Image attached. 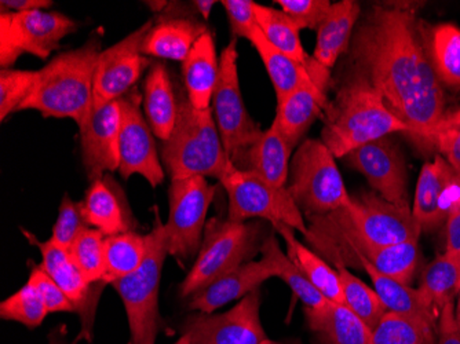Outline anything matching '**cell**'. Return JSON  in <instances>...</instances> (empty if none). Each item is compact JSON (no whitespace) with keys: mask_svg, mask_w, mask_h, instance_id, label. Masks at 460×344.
<instances>
[{"mask_svg":"<svg viewBox=\"0 0 460 344\" xmlns=\"http://www.w3.org/2000/svg\"><path fill=\"white\" fill-rule=\"evenodd\" d=\"M101 38L92 36L76 49L54 57L39 69L38 82L20 110H38L45 118L71 119L80 127L94 105V74Z\"/></svg>","mask_w":460,"mask_h":344,"instance_id":"4","label":"cell"},{"mask_svg":"<svg viewBox=\"0 0 460 344\" xmlns=\"http://www.w3.org/2000/svg\"><path fill=\"white\" fill-rule=\"evenodd\" d=\"M221 4L226 12L234 38L250 40L258 28L257 17H255L257 4L252 0H222Z\"/></svg>","mask_w":460,"mask_h":344,"instance_id":"46","label":"cell"},{"mask_svg":"<svg viewBox=\"0 0 460 344\" xmlns=\"http://www.w3.org/2000/svg\"><path fill=\"white\" fill-rule=\"evenodd\" d=\"M286 188L306 218L332 214L351 204L337 157L322 139H305L296 147Z\"/></svg>","mask_w":460,"mask_h":344,"instance_id":"8","label":"cell"},{"mask_svg":"<svg viewBox=\"0 0 460 344\" xmlns=\"http://www.w3.org/2000/svg\"><path fill=\"white\" fill-rule=\"evenodd\" d=\"M255 17L258 28L271 46L286 54L289 58L301 64L312 75L313 79L325 93L327 82L330 80V71L320 66L316 59L307 56L301 43L299 28L296 22L283 12L275 7L255 4Z\"/></svg>","mask_w":460,"mask_h":344,"instance_id":"22","label":"cell"},{"mask_svg":"<svg viewBox=\"0 0 460 344\" xmlns=\"http://www.w3.org/2000/svg\"><path fill=\"white\" fill-rule=\"evenodd\" d=\"M327 106L324 93L301 87L278 102V112L273 121L289 146L296 149L304 142V137L313 123L317 119L324 118Z\"/></svg>","mask_w":460,"mask_h":344,"instance_id":"27","label":"cell"},{"mask_svg":"<svg viewBox=\"0 0 460 344\" xmlns=\"http://www.w3.org/2000/svg\"><path fill=\"white\" fill-rule=\"evenodd\" d=\"M216 4V0H196V2H193V6H195L196 12H198L204 20L208 21L211 10H213L214 4Z\"/></svg>","mask_w":460,"mask_h":344,"instance_id":"52","label":"cell"},{"mask_svg":"<svg viewBox=\"0 0 460 344\" xmlns=\"http://www.w3.org/2000/svg\"><path fill=\"white\" fill-rule=\"evenodd\" d=\"M50 344H66L62 336H57L56 333H51L50 335Z\"/></svg>","mask_w":460,"mask_h":344,"instance_id":"56","label":"cell"},{"mask_svg":"<svg viewBox=\"0 0 460 344\" xmlns=\"http://www.w3.org/2000/svg\"><path fill=\"white\" fill-rule=\"evenodd\" d=\"M218 185L207 178L172 180L169 189L170 215L165 224L169 253L182 265L198 256L206 230L207 212L216 198Z\"/></svg>","mask_w":460,"mask_h":344,"instance_id":"12","label":"cell"},{"mask_svg":"<svg viewBox=\"0 0 460 344\" xmlns=\"http://www.w3.org/2000/svg\"><path fill=\"white\" fill-rule=\"evenodd\" d=\"M433 146L447 160L460 177V134L437 133L433 136Z\"/></svg>","mask_w":460,"mask_h":344,"instance_id":"48","label":"cell"},{"mask_svg":"<svg viewBox=\"0 0 460 344\" xmlns=\"http://www.w3.org/2000/svg\"><path fill=\"white\" fill-rule=\"evenodd\" d=\"M77 31V24L68 15L45 10L0 13V66L9 69L18 57L32 54L48 59L58 50L61 40Z\"/></svg>","mask_w":460,"mask_h":344,"instance_id":"11","label":"cell"},{"mask_svg":"<svg viewBox=\"0 0 460 344\" xmlns=\"http://www.w3.org/2000/svg\"><path fill=\"white\" fill-rule=\"evenodd\" d=\"M292 150L273 121L268 130L263 131L257 142L245 152L237 168L252 171L271 185L284 188L288 182Z\"/></svg>","mask_w":460,"mask_h":344,"instance_id":"28","label":"cell"},{"mask_svg":"<svg viewBox=\"0 0 460 344\" xmlns=\"http://www.w3.org/2000/svg\"><path fill=\"white\" fill-rule=\"evenodd\" d=\"M262 344H302L301 340H291V341H275V340H266L262 341Z\"/></svg>","mask_w":460,"mask_h":344,"instance_id":"55","label":"cell"},{"mask_svg":"<svg viewBox=\"0 0 460 344\" xmlns=\"http://www.w3.org/2000/svg\"><path fill=\"white\" fill-rule=\"evenodd\" d=\"M177 94V124L162 147L165 170L172 181L193 177L221 180L234 164L225 152L213 110H196L185 92L180 90Z\"/></svg>","mask_w":460,"mask_h":344,"instance_id":"5","label":"cell"},{"mask_svg":"<svg viewBox=\"0 0 460 344\" xmlns=\"http://www.w3.org/2000/svg\"><path fill=\"white\" fill-rule=\"evenodd\" d=\"M437 133H457L460 134V108L459 110H451L447 112L444 118L441 119L438 126L436 127L434 134ZM431 145H433V137H431Z\"/></svg>","mask_w":460,"mask_h":344,"instance_id":"51","label":"cell"},{"mask_svg":"<svg viewBox=\"0 0 460 344\" xmlns=\"http://www.w3.org/2000/svg\"><path fill=\"white\" fill-rule=\"evenodd\" d=\"M358 265L366 270L372 279L374 289L381 297L387 312L405 317L425 321L428 324L437 325V315L428 304V300L420 294V289H412L410 286L399 283L395 279L384 276L375 270L366 260H358Z\"/></svg>","mask_w":460,"mask_h":344,"instance_id":"32","label":"cell"},{"mask_svg":"<svg viewBox=\"0 0 460 344\" xmlns=\"http://www.w3.org/2000/svg\"><path fill=\"white\" fill-rule=\"evenodd\" d=\"M105 237L100 230L86 227L75 240L69 253L87 283H103L105 277ZM105 284V283H103Z\"/></svg>","mask_w":460,"mask_h":344,"instance_id":"40","label":"cell"},{"mask_svg":"<svg viewBox=\"0 0 460 344\" xmlns=\"http://www.w3.org/2000/svg\"><path fill=\"white\" fill-rule=\"evenodd\" d=\"M369 344H436V325L387 313L372 331Z\"/></svg>","mask_w":460,"mask_h":344,"instance_id":"39","label":"cell"},{"mask_svg":"<svg viewBox=\"0 0 460 344\" xmlns=\"http://www.w3.org/2000/svg\"><path fill=\"white\" fill-rule=\"evenodd\" d=\"M174 344H192V343H190V339L188 338V336L182 335V336H181L180 339H178L177 341H175Z\"/></svg>","mask_w":460,"mask_h":344,"instance_id":"57","label":"cell"},{"mask_svg":"<svg viewBox=\"0 0 460 344\" xmlns=\"http://www.w3.org/2000/svg\"><path fill=\"white\" fill-rule=\"evenodd\" d=\"M154 27V20L142 24L123 40L101 51L94 74V106L107 105L120 100L136 89L152 62L142 54L144 39Z\"/></svg>","mask_w":460,"mask_h":344,"instance_id":"13","label":"cell"},{"mask_svg":"<svg viewBox=\"0 0 460 344\" xmlns=\"http://www.w3.org/2000/svg\"><path fill=\"white\" fill-rule=\"evenodd\" d=\"M250 41L260 54L261 59H262L266 72L270 77L271 84L275 87L278 102L283 101L292 92L301 89V87H310V89L324 93L316 84L310 72L298 62L279 51L275 46H271L266 40L263 33L261 32L260 28L254 31Z\"/></svg>","mask_w":460,"mask_h":344,"instance_id":"31","label":"cell"},{"mask_svg":"<svg viewBox=\"0 0 460 344\" xmlns=\"http://www.w3.org/2000/svg\"><path fill=\"white\" fill-rule=\"evenodd\" d=\"M208 28L193 18L165 17L149 31L142 43L145 57L183 62Z\"/></svg>","mask_w":460,"mask_h":344,"instance_id":"24","label":"cell"},{"mask_svg":"<svg viewBox=\"0 0 460 344\" xmlns=\"http://www.w3.org/2000/svg\"><path fill=\"white\" fill-rule=\"evenodd\" d=\"M27 284H30L38 292L43 304L48 307L49 314L50 313H75L71 300L57 286L56 281L40 268V265L32 266Z\"/></svg>","mask_w":460,"mask_h":344,"instance_id":"45","label":"cell"},{"mask_svg":"<svg viewBox=\"0 0 460 344\" xmlns=\"http://www.w3.org/2000/svg\"><path fill=\"white\" fill-rule=\"evenodd\" d=\"M146 255L138 270L112 284L128 313L131 340L128 344H155L162 330L159 288L163 266L169 253V235L155 208L154 229L146 234Z\"/></svg>","mask_w":460,"mask_h":344,"instance_id":"6","label":"cell"},{"mask_svg":"<svg viewBox=\"0 0 460 344\" xmlns=\"http://www.w3.org/2000/svg\"><path fill=\"white\" fill-rule=\"evenodd\" d=\"M39 71L2 69L0 71V120L18 112L21 105L30 98L38 82Z\"/></svg>","mask_w":460,"mask_h":344,"instance_id":"42","label":"cell"},{"mask_svg":"<svg viewBox=\"0 0 460 344\" xmlns=\"http://www.w3.org/2000/svg\"><path fill=\"white\" fill-rule=\"evenodd\" d=\"M261 253L262 260H265L275 271V276L283 279L292 294L301 300L305 310H322L331 304L330 300L325 299L324 295L294 265L287 253L283 252L275 235L266 237L261 247Z\"/></svg>","mask_w":460,"mask_h":344,"instance_id":"33","label":"cell"},{"mask_svg":"<svg viewBox=\"0 0 460 344\" xmlns=\"http://www.w3.org/2000/svg\"><path fill=\"white\" fill-rule=\"evenodd\" d=\"M261 292H251L222 314L195 313L181 325L192 344H262L268 339L260 315Z\"/></svg>","mask_w":460,"mask_h":344,"instance_id":"14","label":"cell"},{"mask_svg":"<svg viewBox=\"0 0 460 344\" xmlns=\"http://www.w3.org/2000/svg\"><path fill=\"white\" fill-rule=\"evenodd\" d=\"M455 320H456V325L460 332V294L459 296H457L456 306H455Z\"/></svg>","mask_w":460,"mask_h":344,"instance_id":"54","label":"cell"},{"mask_svg":"<svg viewBox=\"0 0 460 344\" xmlns=\"http://www.w3.org/2000/svg\"><path fill=\"white\" fill-rule=\"evenodd\" d=\"M420 294L433 309L434 314L440 315L447 304H454L460 294V260L444 252L423 271L420 281Z\"/></svg>","mask_w":460,"mask_h":344,"instance_id":"35","label":"cell"},{"mask_svg":"<svg viewBox=\"0 0 460 344\" xmlns=\"http://www.w3.org/2000/svg\"><path fill=\"white\" fill-rule=\"evenodd\" d=\"M121 98L107 105H93L80 127L83 164L89 180L95 181L120 167Z\"/></svg>","mask_w":460,"mask_h":344,"instance_id":"17","label":"cell"},{"mask_svg":"<svg viewBox=\"0 0 460 344\" xmlns=\"http://www.w3.org/2000/svg\"><path fill=\"white\" fill-rule=\"evenodd\" d=\"M186 97L199 110H210L219 79V58L211 31L200 36L182 62Z\"/></svg>","mask_w":460,"mask_h":344,"instance_id":"23","label":"cell"},{"mask_svg":"<svg viewBox=\"0 0 460 344\" xmlns=\"http://www.w3.org/2000/svg\"><path fill=\"white\" fill-rule=\"evenodd\" d=\"M286 243L287 256L306 276L331 304H345L342 284L337 269L331 268L319 253L302 244L296 230L284 224L271 225Z\"/></svg>","mask_w":460,"mask_h":344,"instance_id":"29","label":"cell"},{"mask_svg":"<svg viewBox=\"0 0 460 344\" xmlns=\"http://www.w3.org/2000/svg\"><path fill=\"white\" fill-rule=\"evenodd\" d=\"M335 266H337L335 269L340 274L341 284H342L345 306L354 315H358L369 330L374 331L375 327L381 322L382 318L389 313L386 306L376 291L369 288L358 277L351 274L345 265L338 263Z\"/></svg>","mask_w":460,"mask_h":344,"instance_id":"38","label":"cell"},{"mask_svg":"<svg viewBox=\"0 0 460 344\" xmlns=\"http://www.w3.org/2000/svg\"><path fill=\"white\" fill-rule=\"evenodd\" d=\"M447 248L446 252L456 256L460 260V207L452 212L447 221Z\"/></svg>","mask_w":460,"mask_h":344,"instance_id":"49","label":"cell"},{"mask_svg":"<svg viewBox=\"0 0 460 344\" xmlns=\"http://www.w3.org/2000/svg\"><path fill=\"white\" fill-rule=\"evenodd\" d=\"M86 227L89 226H87L86 219L83 215L82 203L71 200L68 195L64 196L61 207H59L58 218L53 227L51 242L56 243L64 250L69 251L75 240Z\"/></svg>","mask_w":460,"mask_h":344,"instance_id":"43","label":"cell"},{"mask_svg":"<svg viewBox=\"0 0 460 344\" xmlns=\"http://www.w3.org/2000/svg\"><path fill=\"white\" fill-rule=\"evenodd\" d=\"M263 234L265 229L258 222L210 219L195 263L180 286L181 296L190 297L225 274L250 262L265 242Z\"/></svg>","mask_w":460,"mask_h":344,"instance_id":"7","label":"cell"},{"mask_svg":"<svg viewBox=\"0 0 460 344\" xmlns=\"http://www.w3.org/2000/svg\"><path fill=\"white\" fill-rule=\"evenodd\" d=\"M48 314V307L30 284L18 289L0 304V317L20 322L30 330L39 327Z\"/></svg>","mask_w":460,"mask_h":344,"instance_id":"41","label":"cell"},{"mask_svg":"<svg viewBox=\"0 0 460 344\" xmlns=\"http://www.w3.org/2000/svg\"><path fill=\"white\" fill-rule=\"evenodd\" d=\"M368 181L378 196L400 207L408 206L407 165L402 152L390 137L371 142L343 157Z\"/></svg>","mask_w":460,"mask_h":344,"instance_id":"18","label":"cell"},{"mask_svg":"<svg viewBox=\"0 0 460 344\" xmlns=\"http://www.w3.org/2000/svg\"><path fill=\"white\" fill-rule=\"evenodd\" d=\"M281 10L301 30H319L330 13V0H276Z\"/></svg>","mask_w":460,"mask_h":344,"instance_id":"44","label":"cell"},{"mask_svg":"<svg viewBox=\"0 0 460 344\" xmlns=\"http://www.w3.org/2000/svg\"><path fill=\"white\" fill-rule=\"evenodd\" d=\"M146 235L136 232L105 237V277L103 283L113 284L118 279L138 270L146 255Z\"/></svg>","mask_w":460,"mask_h":344,"instance_id":"37","label":"cell"},{"mask_svg":"<svg viewBox=\"0 0 460 344\" xmlns=\"http://www.w3.org/2000/svg\"><path fill=\"white\" fill-rule=\"evenodd\" d=\"M237 39L234 38L219 57V79L211 110L225 152L234 167H239L245 152L260 138L261 127L248 115L240 89L237 66Z\"/></svg>","mask_w":460,"mask_h":344,"instance_id":"10","label":"cell"},{"mask_svg":"<svg viewBox=\"0 0 460 344\" xmlns=\"http://www.w3.org/2000/svg\"><path fill=\"white\" fill-rule=\"evenodd\" d=\"M142 95L138 89L121 97L123 120L120 131V172L123 180L138 174L152 188L164 182V170L157 154L155 134L141 112Z\"/></svg>","mask_w":460,"mask_h":344,"instance_id":"15","label":"cell"},{"mask_svg":"<svg viewBox=\"0 0 460 344\" xmlns=\"http://www.w3.org/2000/svg\"><path fill=\"white\" fill-rule=\"evenodd\" d=\"M82 206L87 226L100 230L107 237L136 232L138 227L130 203L112 175L93 181Z\"/></svg>","mask_w":460,"mask_h":344,"instance_id":"20","label":"cell"},{"mask_svg":"<svg viewBox=\"0 0 460 344\" xmlns=\"http://www.w3.org/2000/svg\"><path fill=\"white\" fill-rule=\"evenodd\" d=\"M53 4L51 0H2V9L12 10L13 13L32 12V10H45Z\"/></svg>","mask_w":460,"mask_h":344,"instance_id":"50","label":"cell"},{"mask_svg":"<svg viewBox=\"0 0 460 344\" xmlns=\"http://www.w3.org/2000/svg\"><path fill=\"white\" fill-rule=\"evenodd\" d=\"M307 219L306 237L332 239L341 235L343 247L353 256L369 248L420 240L422 233L410 207L395 206L374 193L351 198L348 208Z\"/></svg>","mask_w":460,"mask_h":344,"instance_id":"2","label":"cell"},{"mask_svg":"<svg viewBox=\"0 0 460 344\" xmlns=\"http://www.w3.org/2000/svg\"><path fill=\"white\" fill-rule=\"evenodd\" d=\"M307 327L317 344H369L372 331L345 304H330L322 310H305Z\"/></svg>","mask_w":460,"mask_h":344,"instance_id":"30","label":"cell"},{"mask_svg":"<svg viewBox=\"0 0 460 344\" xmlns=\"http://www.w3.org/2000/svg\"><path fill=\"white\" fill-rule=\"evenodd\" d=\"M271 277H276L275 271L265 260H250L192 295L188 309L213 314L219 307L257 291Z\"/></svg>","mask_w":460,"mask_h":344,"instance_id":"21","label":"cell"},{"mask_svg":"<svg viewBox=\"0 0 460 344\" xmlns=\"http://www.w3.org/2000/svg\"><path fill=\"white\" fill-rule=\"evenodd\" d=\"M350 49L354 71L368 80L415 142L433 146L431 137L447 113L446 93L415 12L372 7L356 27Z\"/></svg>","mask_w":460,"mask_h":344,"instance_id":"1","label":"cell"},{"mask_svg":"<svg viewBox=\"0 0 460 344\" xmlns=\"http://www.w3.org/2000/svg\"><path fill=\"white\" fill-rule=\"evenodd\" d=\"M460 207V177L443 156L425 163L416 185L412 215L420 229L433 232Z\"/></svg>","mask_w":460,"mask_h":344,"instance_id":"19","label":"cell"},{"mask_svg":"<svg viewBox=\"0 0 460 344\" xmlns=\"http://www.w3.org/2000/svg\"><path fill=\"white\" fill-rule=\"evenodd\" d=\"M429 58L441 84L460 87V28L440 24L425 30Z\"/></svg>","mask_w":460,"mask_h":344,"instance_id":"34","label":"cell"},{"mask_svg":"<svg viewBox=\"0 0 460 344\" xmlns=\"http://www.w3.org/2000/svg\"><path fill=\"white\" fill-rule=\"evenodd\" d=\"M322 141L337 159L395 133L408 134V127L393 115L368 80L354 71L327 106Z\"/></svg>","mask_w":460,"mask_h":344,"instance_id":"3","label":"cell"},{"mask_svg":"<svg viewBox=\"0 0 460 344\" xmlns=\"http://www.w3.org/2000/svg\"><path fill=\"white\" fill-rule=\"evenodd\" d=\"M25 237L31 244L39 248L41 253L40 268L56 281L57 286L68 296L75 307V313L80 315L82 331L79 340H92L93 325H94L95 313H97L98 299L101 289L107 284L87 283L86 278L80 273L79 269L72 260L69 251L51 242H39L36 235L22 229Z\"/></svg>","mask_w":460,"mask_h":344,"instance_id":"16","label":"cell"},{"mask_svg":"<svg viewBox=\"0 0 460 344\" xmlns=\"http://www.w3.org/2000/svg\"><path fill=\"white\" fill-rule=\"evenodd\" d=\"M219 183L229 198V221L265 219L270 225H287L304 237L309 234L304 214L286 186L278 188L252 171L239 170L234 165L219 180Z\"/></svg>","mask_w":460,"mask_h":344,"instance_id":"9","label":"cell"},{"mask_svg":"<svg viewBox=\"0 0 460 344\" xmlns=\"http://www.w3.org/2000/svg\"><path fill=\"white\" fill-rule=\"evenodd\" d=\"M436 344H460V332L455 320V304L441 310L436 325Z\"/></svg>","mask_w":460,"mask_h":344,"instance_id":"47","label":"cell"},{"mask_svg":"<svg viewBox=\"0 0 460 344\" xmlns=\"http://www.w3.org/2000/svg\"><path fill=\"white\" fill-rule=\"evenodd\" d=\"M360 17V4L354 0H342L332 4L330 13L317 30L313 58L320 66L330 71L337 64L338 58L349 50Z\"/></svg>","mask_w":460,"mask_h":344,"instance_id":"25","label":"cell"},{"mask_svg":"<svg viewBox=\"0 0 460 344\" xmlns=\"http://www.w3.org/2000/svg\"><path fill=\"white\" fill-rule=\"evenodd\" d=\"M353 260H366L375 270L410 286L420 260V240L387 245V247L369 248L356 253Z\"/></svg>","mask_w":460,"mask_h":344,"instance_id":"36","label":"cell"},{"mask_svg":"<svg viewBox=\"0 0 460 344\" xmlns=\"http://www.w3.org/2000/svg\"><path fill=\"white\" fill-rule=\"evenodd\" d=\"M149 6H151V9L155 10V12H162L165 7H169V4H167V2H149Z\"/></svg>","mask_w":460,"mask_h":344,"instance_id":"53","label":"cell"},{"mask_svg":"<svg viewBox=\"0 0 460 344\" xmlns=\"http://www.w3.org/2000/svg\"><path fill=\"white\" fill-rule=\"evenodd\" d=\"M145 115L156 138L169 139L177 124L178 94L167 66L156 61L149 68L144 83Z\"/></svg>","mask_w":460,"mask_h":344,"instance_id":"26","label":"cell"}]
</instances>
